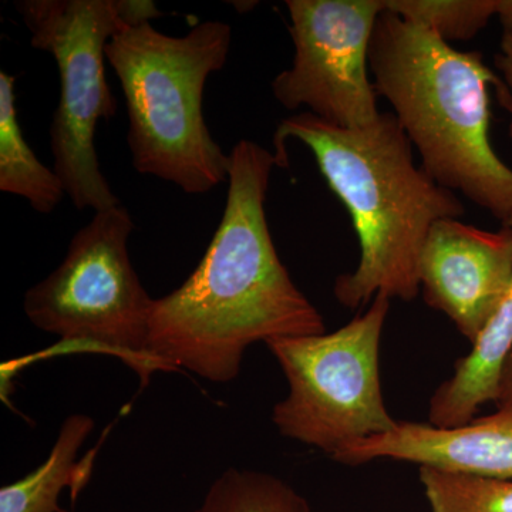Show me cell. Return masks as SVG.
I'll return each mask as SVG.
<instances>
[{"label":"cell","instance_id":"1","mask_svg":"<svg viewBox=\"0 0 512 512\" xmlns=\"http://www.w3.org/2000/svg\"><path fill=\"white\" fill-rule=\"evenodd\" d=\"M220 225L200 264L151 309L148 350L164 372L212 383L237 379L249 346L322 335L325 320L276 252L265 201L274 153L241 140L232 148Z\"/></svg>","mask_w":512,"mask_h":512},{"label":"cell","instance_id":"2","mask_svg":"<svg viewBox=\"0 0 512 512\" xmlns=\"http://www.w3.org/2000/svg\"><path fill=\"white\" fill-rule=\"evenodd\" d=\"M289 138L312 151L359 239V264L336 278V301L348 309L365 308L379 293L414 301L421 292V254L431 227L466 214L456 192L414 163L412 143L390 111L362 128L333 126L308 111L293 114L276 128L278 167H288Z\"/></svg>","mask_w":512,"mask_h":512},{"label":"cell","instance_id":"3","mask_svg":"<svg viewBox=\"0 0 512 512\" xmlns=\"http://www.w3.org/2000/svg\"><path fill=\"white\" fill-rule=\"evenodd\" d=\"M377 96L392 106L421 167L441 187L505 224L512 217V168L490 140V87L512 113L507 87L480 52H461L384 8L369 50Z\"/></svg>","mask_w":512,"mask_h":512},{"label":"cell","instance_id":"4","mask_svg":"<svg viewBox=\"0 0 512 512\" xmlns=\"http://www.w3.org/2000/svg\"><path fill=\"white\" fill-rule=\"evenodd\" d=\"M231 43L232 28L221 20L198 23L184 36L144 22L111 37L106 60L126 100L127 144L138 173L192 195L228 181L231 158L211 136L202 99Z\"/></svg>","mask_w":512,"mask_h":512},{"label":"cell","instance_id":"5","mask_svg":"<svg viewBox=\"0 0 512 512\" xmlns=\"http://www.w3.org/2000/svg\"><path fill=\"white\" fill-rule=\"evenodd\" d=\"M30 33V45L55 59L60 99L50 123L56 174L77 210L94 212L121 205L101 173L96 136L100 120L116 114L106 79V47L130 25L163 13L146 0H19L15 3Z\"/></svg>","mask_w":512,"mask_h":512},{"label":"cell","instance_id":"6","mask_svg":"<svg viewBox=\"0 0 512 512\" xmlns=\"http://www.w3.org/2000/svg\"><path fill=\"white\" fill-rule=\"evenodd\" d=\"M133 231L123 205L94 212L62 264L26 292L23 309L33 326L57 336L63 348L119 357L147 383L164 369L148 350L154 299L128 255Z\"/></svg>","mask_w":512,"mask_h":512},{"label":"cell","instance_id":"7","mask_svg":"<svg viewBox=\"0 0 512 512\" xmlns=\"http://www.w3.org/2000/svg\"><path fill=\"white\" fill-rule=\"evenodd\" d=\"M389 309L390 298L379 293L366 312L335 332L265 343L289 387L272 412L282 436L332 457L346 444L396 429L380 377Z\"/></svg>","mask_w":512,"mask_h":512},{"label":"cell","instance_id":"8","mask_svg":"<svg viewBox=\"0 0 512 512\" xmlns=\"http://www.w3.org/2000/svg\"><path fill=\"white\" fill-rule=\"evenodd\" d=\"M295 56L272 82L286 110L343 128L379 119L369 50L384 0H286Z\"/></svg>","mask_w":512,"mask_h":512},{"label":"cell","instance_id":"9","mask_svg":"<svg viewBox=\"0 0 512 512\" xmlns=\"http://www.w3.org/2000/svg\"><path fill=\"white\" fill-rule=\"evenodd\" d=\"M512 282V228L500 231L456 218L431 227L420 261V289L473 345L503 302Z\"/></svg>","mask_w":512,"mask_h":512},{"label":"cell","instance_id":"10","mask_svg":"<svg viewBox=\"0 0 512 512\" xmlns=\"http://www.w3.org/2000/svg\"><path fill=\"white\" fill-rule=\"evenodd\" d=\"M497 406L493 414L450 429L399 421L389 433L346 444L332 460L343 466L404 461L446 473L512 480V400Z\"/></svg>","mask_w":512,"mask_h":512},{"label":"cell","instance_id":"11","mask_svg":"<svg viewBox=\"0 0 512 512\" xmlns=\"http://www.w3.org/2000/svg\"><path fill=\"white\" fill-rule=\"evenodd\" d=\"M503 225L512 228V217ZM511 350L512 282L471 352L458 359L453 376L431 396L429 424L441 429L461 426L476 419L483 404L497 402L501 373Z\"/></svg>","mask_w":512,"mask_h":512},{"label":"cell","instance_id":"12","mask_svg":"<svg viewBox=\"0 0 512 512\" xmlns=\"http://www.w3.org/2000/svg\"><path fill=\"white\" fill-rule=\"evenodd\" d=\"M93 430L92 417H67L45 463L16 483L2 487L0 512H66L59 505L60 493L64 487L72 488L74 501L86 485L90 470L79 466L76 457Z\"/></svg>","mask_w":512,"mask_h":512},{"label":"cell","instance_id":"13","mask_svg":"<svg viewBox=\"0 0 512 512\" xmlns=\"http://www.w3.org/2000/svg\"><path fill=\"white\" fill-rule=\"evenodd\" d=\"M0 191L18 195L40 214H52L66 191L55 170L33 153L20 127L16 77L0 72Z\"/></svg>","mask_w":512,"mask_h":512},{"label":"cell","instance_id":"14","mask_svg":"<svg viewBox=\"0 0 512 512\" xmlns=\"http://www.w3.org/2000/svg\"><path fill=\"white\" fill-rule=\"evenodd\" d=\"M194 512H311V507L281 478L231 468L211 484Z\"/></svg>","mask_w":512,"mask_h":512},{"label":"cell","instance_id":"15","mask_svg":"<svg viewBox=\"0 0 512 512\" xmlns=\"http://www.w3.org/2000/svg\"><path fill=\"white\" fill-rule=\"evenodd\" d=\"M431 512H512V480L419 468Z\"/></svg>","mask_w":512,"mask_h":512},{"label":"cell","instance_id":"16","mask_svg":"<svg viewBox=\"0 0 512 512\" xmlns=\"http://www.w3.org/2000/svg\"><path fill=\"white\" fill-rule=\"evenodd\" d=\"M384 8L448 45L474 39L495 16V0H384Z\"/></svg>","mask_w":512,"mask_h":512},{"label":"cell","instance_id":"17","mask_svg":"<svg viewBox=\"0 0 512 512\" xmlns=\"http://www.w3.org/2000/svg\"><path fill=\"white\" fill-rule=\"evenodd\" d=\"M495 67L501 73V79L507 87L512 104V33H504L500 43V52L495 55ZM508 136L512 140V121L508 126Z\"/></svg>","mask_w":512,"mask_h":512},{"label":"cell","instance_id":"18","mask_svg":"<svg viewBox=\"0 0 512 512\" xmlns=\"http://www.w3.org/2000/svg\"><path fill=\"white\" fill-rule=\"evenodd\" d=\"M512 400V350L505 360L503 373H501L500 387H498L497 404L511 402Z\"/></svg>","mask_w":512,"mask_h":512},{"label":"cell","instance_id":"19","mask_svg":"<svg viewBox=\"0 0 512 512\" xmlns=\"http://www.w3.org/2000/svg\"><path fill=\"white\" fill-rule=\"evenodd\" d=\"M495 16L500 19L504 33H512V0H495Z\"/></svg>","mask_w":512,"mask_h":512}]
</instances>
